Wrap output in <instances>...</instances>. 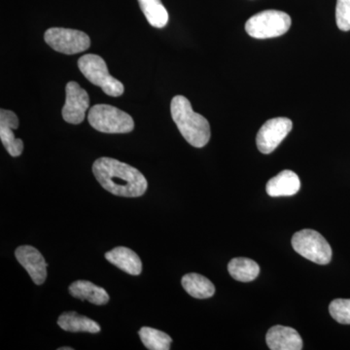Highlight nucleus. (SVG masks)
<instances>
[{
    "label": "nucleus",
    "mask_w": 350,
    "mask_h": 350,
    "mask_svg": "<svg viewBox=\"0 0 350 350\" xmlns=\"http://www.w3.org/2000/svg\"><path fill=\"white\" fill-rule=\"evenodd\" d=\"M93 174L103 189L119 197H142L148 187L146 178L139 170L107 157L94 163Z\"/></svg>",
    "instance_id": "nucleus-1"
},
{
    "label": "nucleus",
    "mask_w": 350,
    "mask_h": 350,
    "mask_svg": "<svg viewBox=\"0 0 350 350\" xmlns=\"http://www.w3.org/2000/svg\"><path fill=\"white\" fill-rule=\"evenodd\" d=\"M170 113L177 128L192 146L202 148L211 139V126L204 116L196 113L188 98L175 96L170 103Z\"/></svg>",
    "instance_id": "nucleus-2"
},
{
    "label": "nucleus",
    "mask_w": 350,
    "mask_h": 350,
    "mask_svg": "<svg viewBox=\"0 0 350 350\" xmlns=\"http://www.w3.org/2000/svg\"><path fill=\"white\" fill-rule=\"evenodd\" d=\"M78 68L92 84L101 88L107 96H122L125 92L123 83L110 75L107 63L98 55H84L78 59Z\"/></svg>",
    "instance_id": "nucleus-3"
},
{
    "label": "nucleus",
    "mask_w": 350,
    "mask_h": 350,
    "mask_svg": "<svg viewBox=\"0 0 350 350\" xmlns=\"http://www.w3.org/2000/svg\"><path fill=\"white\" fill-rule=\"evenodd\" d=\"M88 121L94 130L105 133H129L135 129L131 115L108 105H96L90 109Z\"/></svg>",
    "instance_id": "nucleus-4"
},
{
    "label": "nucleus",
    "mask_w": 350,
    "mask_h": 350,
    "mask_svg": "<svg viewBox=\"0 0 350 350\" xmlns=\"http://www.w3.org/2000/svg\"><path fill=\"white\" fill-rule=\"evenodd\" d=\"M291 27L288 14L278 10H266L252 16L246 22L245 31L257 39L278 38L286 33Z\"/></svg>",
    "instance_id": "nucleus-5"
},
{
    "label": "nucleus",
    "mask_w": 350,
    "mask_h": 350,
    "mask_svg": "<svg viewBox=\"0 0 350 350\" xmlns=\"http://www.w3.org/2000/svg\"><path fill=\"white\" fill-rule=\"evenodd\" d=\"M292 246L301 256L319 265H327L332 259V248L319 232L305 229L292 238Z\"/></svg>",
    "instance_id": "nucleus-6"
},
{
    "label": "nucleus",
    "mask_w": 350,
    "mask_h": 350,
    "mask_svg": "<svg viewBox=\"0 0 350 350\" xmlns=\"http://www.w3.org/2000/svg\"><path fill=\"white\" fill-rule=\"evenodd\" d=\"M45 42L52 49L66 55L84 52L91 46V39L85 32L77 29L52 27L44 34Z\"/></svg>",
    "instance_id": "nucleus-7"
},
{
    "label": "nucleus",
    "mask_w": 350,
    "mask_h": 350,
    "mask_svg": "<svg viewBox=\"0 0 350 350\" xmlns=\"http://www.w3.org/2000/svg\"><path fill=\"white\" fill-rule=\"evenodd\" d=\"M293 128L291 120L278 117L267 121L258 131L256 144L262 154H269L278 148Z\"/></svg>",
    "instance_id": "nucleus-8"
},
{
    "label": "nucleus",
    "mask_w": 350,
    "mask_h": 350,
    "mask_svg": "<svg viewBox=\"0 0 350 350\" xmlns=\"http://www.w3.org/2000/svg\"><path fill=\"white\" fill-rule=\"evenodd\" d=\"M66 103L62 114L66 123L81 124L85 114L90 107V96L80 85L76 82H68L66 87Z\"/></svg>",
    "instance_id": "nucleus-9"
},
{
    "label": "nucleus",
    "mask_w": 350,
    "mask_h": 350,
    "mask_svg": "<svg viewBox=\"0 0 350 350\" xmlns=\"http://www.w3.org/2000/svg\"><path fill=\"white\" fill-rule=\"evenodd\" d=\"M18 262L31 275L32 282L40 285L47 278V262L40 252L31 245H22L15 251Z\"/></svg>",
    "instance_id": "nucleus-10"
},
{
    "label": "nucleus",
    "mask_w": 350,
    "mask_h": 350,
    "mask_svg": "<svg viewBox=\"0 0 350 350\" xmlns=\"http://www.w3.org/2000/svg\"><path fill=\"white\" fill-rule=\"evenodd\" d=\"M19 128V119L17 115L10 110H0V139L7 152L12 157L22 155L24 150V142L20 138H16L13 130Z\"/></svg>",
    "instance_id": "nucleus-11"
},
{
    "label": "nucleus",
    "mask_w": 350,
    "mask_h": 350,
    "mask_svg": "<svg viewBox=\"0 0 350 350\" xmlns=\"http://www.w3.org/2000/svg\"><path fill=\"white\" fill-rule=\"evenodd\" d=\"M267 345L271 350H301L303 340L298 332L286 326H273L267 333Z\"/></svg>",
    "instance_id": "nucleus-12"
},
{
    "label": "nucleus",
    "mask_w": 350,
    "mask_h": 350,
    "mask_svg": "<svg viewBox=\"0 0 350 350\" xmlns=\"http://www.w3.org/2000/svg\"><path fill=\"white\" fill-rule=\"evenodd\" d=\"M301 180L292 170H283L267 183V193L269 197H291L300 191Z\"/></svg>",
    "instance_id": "nucleus-13"
},
{
    "label": "nucleus",
    "mask_w": 350,
    "mask_h": 350,
    "mask_svg": "<svg viewBox=\"0 0 350 350\" xmlns=\"http://www.w3.org/2000/svg\"><path fill=\"white\" fill-rule=\"evenodd\" d=\"M105 259L131 275H139L142 271V262L139 256L128 247L119 246L105 253Z\"/></svg>",
    "instance_id": "nucleus-14"
},
{
    "label": "nucleus",
    "mask_w": 350,
    "mask_h": 350,
    "mask_svg": "<svg viewBox=\"0 0 350 350\" xmlns=\"http://www.w3.org/2000/svg\"><path fill=\"white\" fill-rule=\"evenodd\" d=\"M68 290L69 293L75 298L81 301H89L94 305H107L109 301V295L105 289L87 280H77L73 282Z\"/></svg>",
    "instance_id": "nucleus-15"
},
{
    "label": "nucleus",
    "mask_w": 350,
    "mask_h": 350,
    "mask_svg": "<svg viewBox=\"0 0 350 350\" xmlns=\"http://www.w3.org/2000/svg\"><path fill=\"white\" fill-rule=\"evenodd\" d=\"M182 286L189 295L196 299L211 298L215 293V286L206 276L199 273H188L182 278Z\"/></svg>",
    "instance_id": "nucleus-16"
},
{
    "label": "nucleus",
    "mask_w": 350,
    "mask_h": 350,
    "mask_svg": "<svg viewBox=\"0 0 350 350\" xmlns=\"http://www.w3.org/2000/svg\"><path fill=\"white\" fill-rule=\"evenodd\" d=\"M57 324L63 330L75 332V333L87 332V333L96 334L100 331V327L96 321L75 312L63 313L59 317Z\"/></svg>",
    "instance_id": "nucleus-17"
},
{
    "label": "nucleus",
    "mask_w": 350,
    "mask_h": 350,
    "mask_svg": "<svg viewBox=\"0 0 350 350\" xmlns=\"http://www.w3.org/2000/svg\"><path fill=\"white\" fill-rule=\"evenodd\" d=\"M228 271L238 282H250L259 275L260 267L256 262L248 258H234L228 265Z\"/></svg>",
    "instance_id": "nucleus-18"
},
{
    "label": "nucleus",
    "mask_w": 350,
    "mask_h": 350,
    "mask_svg": "<svg viewBox=\"0 0 350 350\" xmlns=\"http://www.w3.org/2000/svg\"><path fill=\"white\" fill-rule=\"evenodd\" d=\"M140 9L152 27L163 29L169 23V13L161 0H138Z\"/></svg>",
    "instance_id": "nucleus-19"
},
{
    "label": "nucleus",
    "mask_w": 350,
    "mask_h": 350,
    "mask_svg": "<svg viewBox=\"0 0 350 350\" xmlns=\"http://www.w3.org/2000/svg\"><path fill=\"white\" fill-rule=\"evenodd\" d=\"M142 344L147 349L170 350L172 338L162 331L156 330L150 327H144L138 332Z\"/></svg>",
    "instance_id": "nucleus-20"
},
{
    "label": "nucleus",
    "mask_w": 350,
    "mask_h": 350,
    "mask_svg": "<svg viewBox=\"0 0 350 350\" xmlns=\"http://www.w3.org/2000/svg\"><path fill=\"white\" fill-rule=\"evenodd\" d=\"M329 312L338 323L350 324V299H336L329 306Z\"/></svg>",
    "instance_id": "nucleus-21"
},
{
    "label": "nucleus",
    "mask_w": 350,
    "mask_h": 350,
    "mask_svg": "<svg viewBox=\"0 0 350 350\" xmlns=\"http://www.w3.org/2000/svg\"><path fill=\"white\" fill-rule=\"evenodd\" d=\"M336 21L340 31H350V0H338Z\"/></svg>",
    "instance_id": "nucleus-22"
},
{
    "label": "nucleus",
    "mask_w": 350,
    "mask_h": 350,
    "mask_svg": "<svg viewBox=\"0 0 350 350\" xmlns=\"http://www.w3.org/2000/svg\"><path fill=\"white\" fill-rule=\"evenodd\" d=\"M59 350H73L72 347H61Z\"/></svg>",
    "instance_id": "nucleus-23"
}]
</instances>
